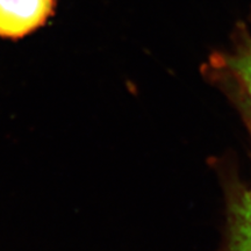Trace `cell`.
Wrapping results in <instances>:
<instances>
[{
	"instance_id": "6da1fadb",
	"label": "cell",
	"mask_w": 251,
	"mask_h": 251,
	"mask_svg": "<svg viewBox=\"0 0 251 251\" xmlns=\"http://www.w3.org/2000/svg\"><path fill=\"white\" fill-rule=\"evenodd\" d=\"M55 0H0V37L20 39L54 14Z\"/></svg>"
},
{
	"instance_id": "7a4b0ae2",
	"label": "cell",
	"mask_w": 251,
	"mask_h": 251,
	"mask_svg": "<svg viewBox=\"0 0 251 251\" xmlns=\"http://www.w3.org/2000/svg\"><path fill=\"white\" fill-rule=\"evenodd\" d=\"M229 251H251V186L241 191L231 203Z\"/></svg>"
},
{
	"instance_id": "3957f363",
	"label": "cell",
	"mask_w": 251,
	"mask_h": 251,
	"mask_svg": "<svg viewBox=\"0 0 251 251\" xmlns=\"http://www.w3.org/2000/svg\"><path fill=\"white\" fill-rule=\"evenodd\" d=\"M226 65L251 100V33L244 25L238 28L236 47L226 57Z\"/></svg>"
}]
</instances>
